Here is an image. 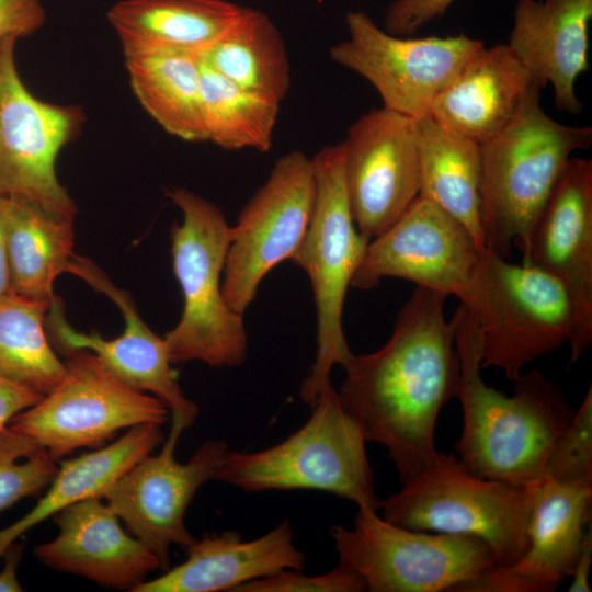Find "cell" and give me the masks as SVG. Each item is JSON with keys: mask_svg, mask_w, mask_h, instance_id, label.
I'll list each match as a JSON object with an SVG mask.
<instances>
[{"mask_svg": "<svg viewBox=\"0 0 592 592\" xmlns=\"http://www.w3.org/2000/svg\"><path fill=\"white\" fill-rule=\"evenodd\" d=\"M447 295L417 286L377 351L353 353L343 367L339 397L366 442L387 449L401 483L437 454L435 425L442 408L457 397L460 360L454 314L444 316Z\"/></svg>", "mask_w": 592, "mask_h": 592, "instance_id": "cell-1", "label": "cell"}, {"mask_svg": "<svg viewBox=\"0 0 592 592\" xmlns=\"http://www.w3.org/2000/svg\"><path fill=\"white\" fill-rule=\"evenodd\" d=\"M364 580L355 571L338 565L334 569L308 576L301 570L285 569L247 582L232 592H362Z\"/></svg>", "mask_w": 592, "mask_h": 592, "instance_id": "cell-34", "label": "cell"}, {"mask_svg": "<svg viewBox=\"0 0 592 592\" xmlns=\"http://www.w3.org/2000/svg\"><path fill=\"white\" fill-rule=\"evenodd\" d=\"M50 303L14 293L0 298V377L43 395L66 373L46 329Z\"/></svg>", "mask_w": 592, "mask_h": 592, "instance_id": "cell-30", "label": "cell"}, {"mask_svg": "<svg viewBox=\"0 0 592 592\" xmlns=\"http://www.w3.org/2000/svg\"><path fill=\"white\" fill-rule=\"evenodd\" d=\"M201 59L234 84L281 104L291 86L283 36L262 11L246 8L236 23Z\"/></svg>", "mask_w": 592, "mask_h": 592, "instance_id": "cell-29", "label": "cell"}, {"mask_svg": "<svg viewBox=\"0 0 592 592\" xmlns=\"http://www.w3.org/2000/svg\"><path fill=\"white\" fill-rule=\"evenodd\" d=\"M455 316L460 360L456 398L463 410L457 458L477 476L532 485L545 475L551 446L576 410L559 385L534 369L514 379L512 396L488 386L480 376L476 323L463 306Z\"/></svg>", "mask_w": 592, "mask_h": 592, "instance_id": "cell-2", "label": "cell"}, {"mask_svg": "<svg viewBox=\"0 0 592 592\" xmlns=\"http://www.w3.org/2000/svg\"><path fill=\"white\" fill-rule=\"evenodd\" d=\"M455 296L476 323L480 366L514 380L569 340L568 295L553 276L483 249Z\"/></svg>", "mask_w": 592, "mask_h": 592, "instance_id": "cell-6", "label": "cell"}, {"mask_svg": "<svg viewBox=\"0 0 592 592\" xmlns=\"http://www.w3.org/2000/svg\"><path fill=\"white\" fill-rule=\"evenodd\" d=\"M534 485L477 476L455 455L437 452L401 489L382 500L380 509L385 520L409 530L479 538L498 565H508L526 547Z\"/></svg>", "mask_w": 592, "mask_h": 592, "instance_id": "cell-7", "label": "cell"}, {"mask_svg": "<svg viewBox=\"0 0 592 592\" xmlns=\"http://www.w3.org/2000/svg\"><path fill=\"white\" fill-rule=\"evenodd\" d=\"M306 423L267 448L227 451L214 480L246 492L316 490L378 511L364 434L344 408L331 379L325 383Z\"/></svg>", "mask_w": 592, "mask_h": 592, "instance_id": "cell-4", "label": "cell"}, {"mask_svg": "<svg viewBox=\"0 0 592 592\" xmlns=\"http://www.w3.org/2000/svg\"><path fill=\"white\" fill-rule=\"evenodd\" d=\"M200 89L205 141L227 150L272 148L280 103L234 84L203 60Z\"/></svg>", "mask_w": 592, "mask_h": 592, "instance_id": "cell-31", "label": "cell"}, {"mask_svg": "<svg viewBox=\"0 0 592 592\" xmlns=\"http://www.w3.org/2000/svg\"><path fill=\"white\" fill-rule=\"evenodd\" d=\"M286 519L264 535L242 540L237 531L205 534L186 550V559L133 592L234 591L247 582L281 570H303L305 554L294 545Z\"/></svg>", "mask_w": 592, "mask_h": 592, "instance_id": "cell-22", "label": "cell"}, {"mask_svg": "<svg viewBox=\"0 0 592 592\" xmlns=\"http://www.w3.org/2000/svg\"><path fill=\"white\" fill-rule=\"evenodd\" d=\"M67 272L107 296L121 310L125 327L122 334L112 340L95 331H77L67 321L64 304L56 296L46 316L48 338L55 350L62 356L75 350L91 351L117 379L157 397L171 414V426L182 431L191 426L198 415V407L185 397L180 387L164 338L145 323L129 293L113 284L87 258L75 254Z\"/></svg>", "mask_w": 592, "mask_h": 592, "instance_id": "cell-14", "label": "cell"}, {"mask_svg": "<svg viewBox=\"0 0 592 592\" xmlns=\"http://www.w3.org/2000/svg\"><path fill=\"white\" fill-rule=\"evenodd\" d=\"M315 193L311 158L293 150L276 160L244 205L232 226L223 273V295L232 311L243 315L266 274L292 261L307 231Z\"/></svg>", "mask_w": 592, "mask_h": 592, "instance_id": "cell-13", "label": "cell"}, {"mask_svg": "<svg viewBox=\"0 0 592 592\" xmlns=\"http://www.w3.org/2000/svg\"><path fill=\"white\" fill-rule=\"evenodd\" d=\"M64 357L61 382L8 424L56 459L98 447L121 430L167 422L170 412L157 397L117 379L91 351L75 350Z\"/></svg>", "mask_w": 592, "mask_h": 592, "instance_id": "cell-10", "label": "cell"}, {"mask_svg": "<svg viewBox=\"0 0 592 592\" xmlns=\"http://www.w3.org/2000/svg\"><path fill=\"white\" fill-rule=\"evenodd\" d=\"M46 12L41 0H0V42L24 37L38 31Z\"/></svg>", "mask_w": 592, "mask_h": 592, "instance_id": "cell-36", "label": "cell"}, {"mask_svg": "<svg viewBox=\"0 0 592 592\" xmlns=\"http://www.w3.org/2000/svg\"><path fill=\"white\" fill-rule=\"evenodd\" d=\"M182 432L171 426L161 451L125 471L103 498L129 533L157 555L164 570L172 545L186 551L194 544L184 522L186 509L197 490L214 480L229 449L223 440H208L186 463H179L174 453Z\"/></svg>", "mask_w": 592, "mask_h": 592, "instance_id": "cell-15", "label": "cell"}, {"mask_svg": "<svg viewBox=\"0 0 592 592\" xmlns=\"http://www.w3.org/2000/svg\"><path fill=\"white\" fill-rule=\"evenodd\" d=\"M246 7L225 0H122L107 11L124 54L173 49L201 54L236 23Z\"/></svg>", "mask_w": 592, "mask_h": 592, "instance_id": "cell-24", "label": "cell"}, {"mask_svg": "<svg viewBox=\"0 0 592 592\" xmlns=\"http://www.w3.org/2000/svg\"><path fill=\"white\" fill-rule=\"evenodd\" d=\"M455 0H394L384 14V30L398 36H410L441 18Z\"/></svg>", "mask_w": 592, "mask_h": 592, "instance_id": "cell-35", "label": "cell"}, {"mask_svg": "<svg viewBox=\"0 0 592 592\" xmlns=\"http://www.w3.org/2000/svg\"><path fill=\"white\" fill-rule=\"evenodd\" d=\"M342 147L353 219L371 241L419 196L415 119L383 106L373 109L350 125Z\"/></svg>", "mask_w": 592, "mask_h": 592, "instance_id": "cell-16", "label": "cell"}, {"mask_svg": "<svg viewBox=\"0 0 592 592\" xmlns=\"http://www.w3.org/2000/svg\"><path fill=\"white\" fill-rule=\"evenodd\" d=\"M419 196L456 220L485 249L480 223L481 145L455 134L432 117L415 119Z\"/></svg>", "mask_w": 592, "mask_h": 592, "instance_id": "cell-26", "label": "cell"}, {"mask_svg": "<svg viewBox=\"0 0 592 592\" xmlns=\"http://www.w3.org/2000/svg\"><path fill=\"white\" fill-rule=\"evenodd\" d=\"M16 39L0 42V195L75 219L77 206L57 178L56 160L79 135L84 113L78 105L44 102L26 89L16 69Z\"/></svg>", "mask_w": 592, "mask_h": 592, "instance_id": "cell-11", "label": "cell"}, {"mask_svg": "<svg viewBox=\"0 0 592 592\" xmlns=\"http://www.w3.org/2000/svg\"><path fill=\"white\" fill-rule=\"evenodd\" d=\"M57 459L27 435L7 425L0 431V512L37 496L58 471Z\"/></svg>", "mask_w": 592, "mask_h": 592, "instance_id": "cell-32", "label": "cell"}, {"mask_svg": "<svg viewBox=\"0 0 592 592\" xmlns=\"http://www.w3.org/2000/svg\"><path fill=\"white\" fill-rule=\"evenodd\" d=\"M7 246L14 294L52 301L54 282L72 260L73 219L54 215L21 197H8Z\"/></svg>", "mask_w": 592, "mask_h": 592, "instance_id": "cell-27", "label": "cell"}, {"mask_svg": "<svg viewBox=\"0 0 592 592\" xmlns=\"http://www.w3.org/2000/svg\"><path fill=\"white\" fill-rule=\"evenodd\" d=\"M592 0H516L508 46L543 89L550 84L558 111L580 114L576 92L589 69Z\"/></svg>", "mask_w": 592, "mask_h": 592, "instance_id": "cell-21", "label": "cell"}, {"mask_svg": "<svg viewBox=\"0 0 592 592\" xmlns=\"http://www.w3.org/2000/svg\"><path fill=\"white\" fill-rule=\"evenodd\" d=\"M330 536L339 565L371 592H454L498 565L479 538L409 530L369 509H358L351 528L332 526Z\"/></svg>", "mask_w": 592, "mask_h": 592, "instance_id": "cell-9", "label": "cell"}, {"mask_svg": "<svg viewBox=\"0 0 592 592\" xmlns=\"http://www.w3.org/2000/svg\"><path fill=\"white\" fill-rule=\"evenodd\" d=\"M167 194L183 216L170 228L172 267L183 296L180 320L163 337L171 363L239 366L248 335L243 315L225 301L221 280L232 226L218 206L189 190Z\"/></svg>", "mask_w": 592, "mask_h": 592, "instance_id": "cell-5", "label": "cell"}, {"mask_svg": "<svg viewBox=\"0 0 592 592\" xmlns=\"http://www.w3.org/2000/svg\"><path fill=\"white\" fill-rule=\"evenodd\" d=\"M482 250L458 220L418 196L388 229L368 242L351 287L372 289L384 277H398L455 295Z\"/></svg>", "mask_w": 592, "mask_h": 592, "instance_id": "cell-18", "label": "cell"}, {"mask_svg": "<svg viewBox=\"0 0 592 592\" xmlns=\"http://www.w3.org/2000/svg\"><path fill=\"white\" fill-rule=\"evenodd\" d=\"M7 204L8 196L0 195V298L13 294L7 246Z\"/></svg>", "mask_w": 592, "mask_h": 592, "instance_id": "cell-40", "label": "cell"}, {"mask_svg": "<svg viewBox=\"0 0 592 592\" xmlns=\"http://www.w3.org/2000/svg\"><path fill=\"white\" fill-rule=\"evenodd\" d=\"M544 476L561 485L592 488L591 386L570 423L554 442Z\"/></svg>", "mask_w": 592, "mask_h": 592, "instance_id": "cell-33", "label": "cell"}, {"mask_svg": "<svg viewBox=\"0 0 592 592\" xmlns=\"http://www.w3.org/2000/svg\"><path fill=\"white\" fill-rule=\"evenodd\" d=\"M592 563V524L589 522V530L584 532L581 548L577 557L572 581L568 588L569 592H590L589 574Z\"/></svg>", "mask_w": 592, "mask_h": 592, "instance_id": "cell-38", "label": "cell"}, {"mask_svg": "<svg viewBox=\"0 0 592 592\" xmlns=\"http://www.w3.org/2000/svg\"><path fill=\"white\" fill-rule=\"evenodd\" d=\"M57 536L34 547L36 558L56 570L100 585L132 591L161 568L157 555L124 531L102 498H89L53 516Z\"/></svg>", "mask_w": 592, "mask_h": 592, "instance_id": "cell-20", "label": "cell"}, {"mask_svg": "<svg viewBox=\"0 0 592 592\" xmlns=\"http://www.w3.org/2000/svg\"><path fill=\"white\" fill-rule=\"evenodd\" d=\"M164 440L161 425L133 426L110 445L61 460L48 490L20 520L0 530V559L25 532L61 510L89 498H104L125 471L151 454Z\"/></svg>", "mask_w": 592, "mask_h": 592, "instance_id": "cell-25", "label": "cell"}, {"mask_svg": "<svg viewBox=\"0 0 592 592\" xmlns=\"http://www.w3.org/2000/svg\"><path fill=\"white\" fill-rule=\"evenodd\" d=\"M124 55L132 89L147 113L172 136L205 141L200 55L173 49Z\"/></svg>", "mask_w": 592, "mask_h": 592, "instance_id": "cell-28", "label": "cell"}, {"mask_svg": "<svg viewBox=\"0 0 592 592\" xmlns=\"http://www.w3.org/2000/svg\"><path fill=\"white\" fill-rule=\"evenodd\" d=\"M536 86L506 44L485 46L436 95L430 117L482 145L513 119Z\"/></svg>", "mask_w": 592, "mask_h": 592, "instance_id": "cell-23", "label": "cell"}, {"mask_svg": "<svg viewBox=\"0 0 592 592\" xmlns=\"http://www.w3.org/2000/svg\"><path fill=\"white\" fill-rule=\"evenodd\" d=\"M536 86L513 119L481 145L480 223L486 250L521 253L573 153L592 144L591 126L550 117Z\"/></svg>", "mask_w": 592, "mask_h": 592, "instance_id": "cell-3", "label": "cell"}, {"mask_svg": "<svg viewBox=\"0 0 592 592\" xmlns=\"http://www.w3.org/2000/svg\"><path fill=\"white\" fill-rule=\"evenodd\" d=\"M522 264L556 278L571 305L569 366L592 343V160L571 157L537 220Z\"/></svg>", "mask_w": 592, "mask_h": 592, "instance_id": "cell-17", "label": "cell"}, {"mask_svg": "<svg viewBox=\"0 0 592 592\" xmlns=\"http://www.w3.org/2000/svg\"><path fill=\"white\" fill-rule=\"evenodd\" d=\"M23 543H12L4 551V566L0 572V592H20L22 587L19 583L16 570L21 561Z\"/></svg>", "mask_w": 592, "mask_h": 592, "instance_id": "cell-39", "label": "cell"}, {"mask_svg": "<svg viewBox=\"0 0 592 592\" xmlns=\"http://www.w3.org/2000/svg\"><path fill=\"white\" fill-rule=\"evenodd\" d=\"M316 193L305 237L292 261L308 275L317 314V353L304 378L300 399L311 406L335 365L353 353L343 330L346 291L369 242L351 212L343 172L342 143L321 148L312 158Z\"/></svg>", "mask_w": 592, "mask_h": 592, "instance_id": "cell-8", "label": "cell"}, {"mask_svg": "<svg viewBox=\"0 0 592 592\" xmlns=\"http://www.w3.org/2000/svg\"><path fill=\"white\" fill-rule=\"evenodd\" d=\"M43 394L19 383L0 377V431L18 413L34 406Z\"/></svg>", "mask_w": 592, "mask_h": 592, "instance_id": "cell-37", "label": "cell"}, {"mask_svg": "<svg viewBox=\"0 0 592 592\" xmlns=\"http://www.w3.org/2000/svg\"><path fill=\"white\" fill-rule=\"evenodd\" d=\"M345 24L348 37L330 48V58L367 80L383 107L413 119L430 116L436 95L485 47L465 34L394 35L361 10L349 11Z\"/></svg>", "mask_w": 592, "mask_h": 592, "instance_id": "cell-12", "label": "cell"}, {"mask_svg": "<svg viewBox=\"0 0 592 592\" xmlns=\"http://www.w3.org/2000/svg\"><path fill=\"white\" fill-rule=\"evenodd\" d=\"M592 488L558 483L547 476L533 488L527 543L508 565H496L454 592H553L571 577L584 525L591 521Z\"/></svg>", "mask_w": 592, "mask_h": 592, "instance_id": "cell-19", "label": "cell"}]
</instances>
